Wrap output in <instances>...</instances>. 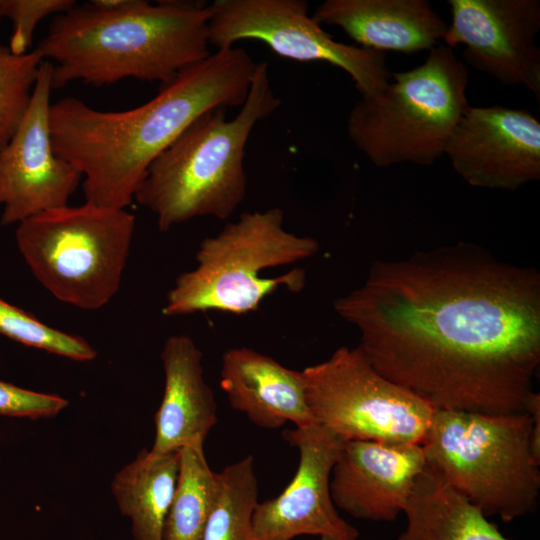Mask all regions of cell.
<instances>
[{
    "label": "cell",
    "instance_id": "obj_18",
    "mask_svg": "<svg viewBox=\"0 0 540 540\" xmlns=\"http://www.w3.org/2000/svg\"><path fill=\"white\" fill-rule=\"evenodd\" d=\"M219 384L231 407L255 425L276 429L314 423L301 371L248 347L228 349L222 356Z\"/></svg>",
    "mask_w": 540,
    "mask_h": 540
},
{
    "label": "cell",
    "instance_id": "obj_14",
    "mask_svg": "<svg viewBox=\"0 0 540 540\" xmlns=\"http://www.w3.org/2000/svg\"><path fill=\"white\" fill-rule=\"evenodd\" d=\"M444 155L473 187L517 190L540 179V122L526 109L468 106Z\"/></svg>",
    "mask_w": 540,
    "mask_h": 540
},
{
    "label": "cell",
    "instance_id": "obj_9",
    "mask_svg": "<svg viewBox=\"0 0 540 540\" xmlns=\"http://www.w3.org/2000/svg\"><path fill=\"white\" fill-rule=\"evenodd\" d=\"M301 372L314 423L344 441L423 443L435 410L382 376L358 346Z\"/></svg>",
    "mask_w": 540,
    "mask_h": 540
},
{
    "label": "cell",
    "instance_id": "obj_10",
    "mask_svg": "<svg viewBox=\"0 0 540 540\" xmlns=\"http://www.w3.org/2000/svg\"><path fill=\"white\" fill-rule=\"evenodd\" d=\"M210 45L231 48L256 40L298 62H325L345 71L361 96L389 84L386 53L337 42L309 15L305 0H215L209 4Z\"/></svg>",
    "mask_w": 540,
    "mask_h": 540
},
{
    "label": "cell",
    "instance_id": "obj_22",
    "mask_svg": "<svg viewBox=\"0 0 540 540\" xmlns=\"http://www.w3.org/2000/svg\"><path fill=\"white\" fill-rule=\"evenodd\" d=\"M257 504L254 458L248 455L216 472L214 499L202 540H254Z\"/></svg>",
    "mask_w": 540,
    "mask_h": 540
},
{
    "label": "cell",
    "instance_id": "obj_24",
    "mask_svg": "<svg viewBox=\"0 0 540 540\" xmlns=\"http://www.w3.org/2000/svg\"><path fill=\"white\" fill-rule=\"evenodd\" d=\"M0 334L26 346L75 361H91L96 349L85 339L39 321L0 298Z\"/></svg>",
    "mask_w": 540,
    "mask_h": 540
},
{
    "label": "cell",
    "instance_id": "obj_1",
    "mask_svg": "<svg viewBox=\"0 0 540 540\" xmlns=\"http://www.w3.org/2000/svg\"><path fill=\"white\" fill-rule=\"evenodd\" d=\"M385 378L434 410L526 412L540 364V274L466 242L375 260L333 302Z\"/></svg>",
    "mask_w": 540,
    "mask_h": 540
},
{
    "label": "cell",
    "instance_id": "obj_25",
    "mask_svg": "<svg viewBox=\"0 0 540 540\" xmlns=\"http://www.w3.org/2000/svg\"><path fill=\"white\" fill-rule=\"evenodd\" d=\"M75 5L74 0H4V17L13 26L10 51L16 55L27 53L37 25L47 16L61 14Z\"/></svg>",
    "mask_w": 540,
    "mask_h": 540
},
{
    "label": "cell",
    "instance_id": "obj_4",
    "mask_svg": "<svg viewBox=\"0 0 540 540\" xmlns=\"http://www.w3.org/2000/svg\"><path fill=\"white\" fill-rule=\"evenodd\" d=\"M281 104L266 62L257 63L248 96L238 114L226 119L216 108L197 118L150 165L135 200L167 232L195 219H228L246 195L245 148L256 124Z\"/></svg>",
    "mask_w": 540,
    "mask_h": 540
},
{
    "label": "cell",
    "instance_id": "obj_20",
    "mask_svg": "<svg viewBox=\"0 0 540 540\" xmlns=\"http://www.w3.org/2000/svg\"><path fill=\"white\" fill-rule=\"evenodd\" d=\"M179 465L180 450L143 449L115 473L111 493L120 513L130 521L134 540H163Z\"/></svg>",
    "mask_w": 540,
    "mask_h": 540
},
{
    "label": "cell",
    "instance_id": "obj_8",
    "mask_svg": "<svg viewBox=\"0 0 540 540\" xmlns=\"http://www.w3.org/2000/svg\"><path fill=\"white\" fill-rule=\"evenodd\" d=\"M135 223L126 209L85 201L22 221L16 242L34 277L56 299L97 310L121 286Z\"/></svg>",
    "mask_w": 540,
    "mask_h": 540
},
{
    "label": "cell",
    "instance_id": "obj_7",
    "mask_svg": "<svg viewBox=\"0 0 540 540\" xmlns=\"http://www.w3.org/2000/svg\"><path fill=\"white\" fill-rule=\"evenodd\" d=\"M468 76L453 49L436 45L422 64L391 73L380 93L361 96L348 116L350 140L376 167L432 165L469 106Z\"/></svg>",
    "mask_w": 540,
    "mask_h": 540
},
{
    "label": "cell",
    "instance_id": "obj_11",
    "mask_svg": "<svg viewBox=\"0 0 540 540\" xmlns=\"http://www.w3.org/2000/svg\"><path fill=\"white\" fill-rule=\"evenodd\" d=\"M52 63L39 68L31 102L15 133L0 149L1 224H19L68 205L81 173L54 151L50 132Z\"/></svg>",
    "mask_w": 540,
    "mask_h": 540
},
{
    "label": "cell",
    "instance_id": "obj_12",
    "mask_svg": "<svg viewBox=\"0 0 540 540\" xmlns=\"http://www.w3.org/2000/svg\"><path fill=\"white\" fill-rule=\"evenodd\" d=\"M443 44L503 85H523L540 101L539 0H448ZM463 61V62H464Z\"/></svg>",
    "mask_w": 540,
    "mask_h": 540
},
{
    "label": "cell",
    "instance_id": "obj_2",
    "mask_svg": "<svg viewBox=\"0 0 540 540\" xmlns=\"http://www.w3.org/2000/svg\"><path fill=\"white\" fill-rule=\"evenodd\" d=\"M255 69L243 48L217 49L129 110L100 111L62 98L50 106L54 151L84 176L86 202L126 209L152 162L197 118L243 105Z\"/></svg>",
    "mask_w": 540,
    "mask_h": 540
},
{
    "label": "cell",
    "instance_id": "obj_19",
    "mask_svg": "<svg viewBox=\"0 0 540 540\" xmlns=\"http://www.w3.org/2000/svg\"><path fill=\"white\" fill-rule=\"evenodd\" d=\"M403 513L406 528L396 540H509L427 465L417 477Z\"/></svg>",
    "mask_w": 540,
    "mask_h": 540
},
{
    "label": "cell",
    "instance_id": "obj_15",
    "mask_svg": "<svg viewBox=\"0 0 540 540\" xmlns=\"http://www.w3.org/2000/svg\"><path fill=\"white\" fill-rule=\"evenodd\" d=\"M425 467L420 444L345 441L331 471V498L356 519L392 522Z\"/></svg>",
    "mask_w": 540,
    "mask_h": 540
},
{
    "label": "cell",
    "instance_id": "obj_23",
    "mask_svg": "<svg viewBox=\"0 0 540 540\" xmlns=\"http://www.w3.org/2000/svg\"><path fill=\"white\" fill-rule=\"evenodd\" d=\"M43 61L37 48L16 55L0 45V149L11 139L29 107Z\"/></svg>",
    "mask_w": 540,
    "mask_h": 540
},
{
    "label": "cell",
    "instance_id": "obj_17",
    "mask_svg": "<svg viewBox=\"0 0 540 540\" xmlns=\"http://www.w3.org/2000/svg\"><path fill=\"white\" fill-rule=\"evenodd\" d=\"M312 17L339 27L362 48L385 53L429 51L448 27L427 0H325Z\"/></svg>",
    "mask_w": 540,
    "mask_h": 540
},
{
    "label": "cell",
    "instance_id": "obj_3",
    "mask_svg": "<svg viewBox=\"0 0 540 540\" xmlns=\"http://www.w3.org/2000/svg\"><path fill=\"white\" fill-rule=\"evenodd\" d=\"M209 4L93 0L58 14L38 45L52 63V86L111 85L125 78L173 81L211 55Z\"/></svg>",
    "mask_w": 540,
    "mask_h": 540
},
{
    "label": "cell",
    "instance_id": "obj_27",
    "mask_svg": "<svg viewBox=\"0 0 540 540\" xmlns=\"http://www.w3.org/2000/svg\"><path fill=\"white\" fill-rule=\"evenodd\" d=\"M4 17V0H0V19Z\"/></svg>",
    "mask_w": 540,
    "mask_h": 540
},
{
    "label": "cell",
    "instance_id": "obj_16",
    "mask_svg": "<svg viewBox=\"0 0 540 540\" xmlns=\"http://www.w3.org/2000/svg\"><path fill=\"white\" fill-rule=\"evenodd\" d=\"M164 392L155 413L154 452L205 442L218 422L215 395L204 378L202 352L185 334L169 336L160 354Z\"/></svg>",
    "mask_w": 540,
    "mask_h": 540
},
{
    "label": "cell",
    "instance_id": "obj_6",
    "mask_svg": "<svg viewBox=\"0 0 540 540\" xmlns=\"http://www.w3.org/2000/svg\"><path fill=\"white\" fill-rule=\"evenodd\" d=\"M528 412L435 410L421 444L426 465L485 516L510 522L536 509L540 450Z\"/></svg>",
    "mask_w": 540,
    "mask_h": 540
},
{
    "label": "cell",
    "instance_id": "obj_5",
    "mask_svg": "<svg viewBox=\"0 0 540 540\" xmlns=\"http://www.w3.org/2000/svg\"><path fill=\"white\" fill-rule=\"evenodd\" d=\"M318 249L313 237L284 228L281 208L245 212L201 241L196 266L176 278L162 313L175 317L205 311L235 315L255 311L279 289L298 293L306 283V272L300 268L274 277L262 275L264 270L306 260Z\"/></svg>",
    "mask_w": 540,
    "mask_h": 540
},
{
    "label": "cell",
    "instance_id": "obj_26",
    "mask_svg": "<svg viewBox=\"0 0 540 540\" xmlns=\"http://www.w3.org/2000/svg\"><path fill=\"white\" fill-rule=\"evenodd\" d=\"M69 402L56 394L37 392L0 380V415L29 419L51 418Z\"/></svg>",
    "mask_w": 540,
    "mask_h": 540
},
{
    "label": "cell",
    "instance_id": "obj_13",
    "mask_svg": "<svg viewBox=\"0 0 540 540\" xmlns=\"http://www.w3.org/2000/svg\"><path fill=\"white\" fill-rule=\"evenodd\" d=\"M283 438L298 449V467L277 497L258 502L253 514L254 540H292L300 535L356 540L358 530L339 515L329 487L345 441L316 423L287 429Z\"/></svg>",
    "mask_w": 540,
    "mask_h": 540
},
{
    "label": "cell",
    "instance_id": "obj_21",
    "mask_svg": "<svg viewBox=\"0 0 540 540\" xmlns=\"http://www.w3.org/2000/svg\"><path fill=\"white\" fill-rule=\"evenodd\" d=\"M216 472L206 459L204 444L180 449L179 473L163 530V540H202L212 507Z\"/></svg>",
    "mask_w": 540,
    "mask_h": 540
}]
</instances>
